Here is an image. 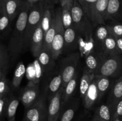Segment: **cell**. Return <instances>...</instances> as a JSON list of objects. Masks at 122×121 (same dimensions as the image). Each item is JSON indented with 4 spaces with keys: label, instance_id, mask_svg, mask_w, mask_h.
Returning <instances> with one entry per match:
<instances>
[{
    "label": "cell",
    "instance_id": "cell-6",
    "mask_svg": "<svg viewBox=\"0 0 122 121\" xmlns=\"http://www.w3.org/2000/svg\"><path fill=\"white\" fill-rule=\"evenodd\" d=\"M56 17L57 19V28L56 33L51 43L50 50L55 59H57L63 53L64 45V29L62 21L61 9L58 8L56 10Z\"/></svg>",
    "mask_w": 122,
    "mask_h": 121
},
{
    "label": "cell",
    "instance_id": "cell-31",
    "mask_svg": "<svg viewBox=\"0 0 122 121\" xmlns=\"http://www.w3.org/2000/svg\"><path fill=\"white\" fill-rule=\"evenodd\" d=\"M57 28V19H56V13H55L54 18L53 20H52L51 26H50V28L48 29V32H46V34L44 35V42L43 47L48 49H50L51 43H52V40H53L54 37L55 36V34L56 33Z\"/></svg>",
    "mask_w": 122,
    "mask_h": 121
},
{
    "label": "cell",
    "instance_id": "cell-40",
    "mask_svg": "<svg viewBox=\"0 0 122 121\" xmlns=\"http://www.w3.org/2000/svg\"><path fill=\"white\" fill-rule=\"evenodd\" d=\"M26 1H27V2L30 4V5L32 6V5H33L36 4L38 3V2L42 1V0H26Z\"/></svg>",
    "mask_w": 122,
    "mask_h": 121
},
{
    "label": "cell",
    "instance_id": "cell-18",
    "mask_svg": "<svg viewBox=\"0 0 122 121\" xmlns=\"http://www.w3.org/2000/svg\"><path fill=\"white\" fill-rule=\"evenodd\" d=\"M4 8L10 19L13 21L19 15L25 1L22 0H3Z\"/></svg>",
    "mask_w": 122,
    "mask_h": 121
},
{
    "label": "cell",
    "instance_id": "cell-38",
    "mask_svg": "<svg viewBox=\"0 0 122 121\" xmlns=\"http://www.w3.org/2000/svg\"><path fill=\"white\" fill-rule=\"evenodd\" d=\"M9 97L7 96L0 97V120L5 116L6 109L8 104Z\"/></svg>",
    "mask_w": 122,
    "mask_h": 121
},
{
    "label": "cell",
    "instance_id": "cell-17",
    "mask_svg": "<svg viewBox=\"0 0 122 121\" xmlns=\"http://www.w3.org/2000/svg\"><path fill=\"white\" fill-rule=\"evenodd\" d=\"M99 99H100V94L95 78L83 98L84 107L88 110L92 109V107L96 104Z\"/></svg>",
    "mask_w": 122,
    "mask_h": 121
},
{
    "label": "cell",
    "instance_id": "cell-26",
    "mask_svg": "<svg viewBox=\"0 0 122 121\" xmlns=\"http://www.w3.org/2000/svg\"><path fill=\"white\" fill-rule=\"evenodd\" d=\"M78 72L76 74L75 76L73 77L72 79L67 83L66 86L64 88L63 94V105L66 103H67L70 99L71 98V96L73 95L76 87L77 85V81H78Z\"/></svg>",
    "mask_w": 122,
    "mask_h": 121
},
{
    "label": "cell",
    "instance_id": "cell-43",
    "mask_svg": "<svg viewBox=\"0 0 122 121\" xmlns=\"http://www.w3.org/2000/svg\"><path fill=\"white\" fill-rule=\"evenodd\" d=\"M25 121V120H24V119H23V121Z\"/></svg>",
    "mask_w": 122,
    "mask_h": 121
},
{
    "label": "cell",
    "instance_id": "cell-29",
    "mask_svg": "<svg viewBox=\"0 0 122 121\" xmlns=\"http://www.w3.org/2000/svg\"><path fill=\"white\" fill-rule=\"evenodd\" d=\"M92 119L95 121H112V113L108 105L101 104L98 107Z\"/></svg>",
    "mask_w": 122,
    "mask_h": 121
},
{
    "label": "cell",
    "instance_id": "cell-30",
    "mask_svg": "<svg viewBox=\"0 0 122 121\" xmlns=\"http://www.w3.org/2000/svg\"><path fill=\"white\" fill-rule=\"evenodd\" d=\"M98 90L100 94V98L107 93L112 85V80L110 77L104 76H95Z\"/></svg>",
    "mask_w": 122,
    "mask_h": 121
},
{
    "label": "cell",
    "instance_id": "cell-42",
    "mask_svg": "<svg viewBox=\"0 0 122 121\" xmlns=\"http://www.w3.org/2000/svg\"><path fill=\"white\" fill-rule=\"evenodd\" d=\"M92 121H94V120L92 119Z\"/></svg>",
    "mask_w": 122,
    "mask_h": 121
},
{
    "label": "cell",
    "instance_id": "cell-13",
    "mask_svg": "<svg viewBox=\"0 0 122 121\" xmlns=\"http://www.w3.org/2000/svg\"><path fill=\"white\" fill-rule=\"evenodd\" d=\"M80 36H81V34L74 26L65 29L63 52L69 53L76 49L78 45Z\"/></svg>",
    "mask_w": 122,
    "mask_h": 121
},
{
    "label": "cell",
    "instance_id": "cell-37",
    "mask_svg": "<svg viewBox=\"0 0 122 121\" xmlns=\"http://www.w3.org/2000/svg\"><path fill=\"white\" fill-rule=\"evenodd\" d=\"M10 91V85L6 77L0 80V97L6 96Z\"/></svg>",
    "mask_w": 122,
    "mask_h": 121
},
{
    "label": "cell",
    "instance_id": "cell-24",
    "mask_svg": "<svg viewBox=\"0 0 122 121\" xmlns=\"http://www.w3.org/2000/svg\"><path fill=\"white\" fill-rule=\"evenodd\" d=\"M11 23L5 9L4 1L0 0V36H4L8 33Z\"/></svg>",
    "mask_w": 122,
    "mask_h": 121
},
{
    "label": "cell",
    "instance_id": "cell-7",
    "mask_svg": "<svg viewBox=\"0 0 122 121\" xmlns=\"http://www.w3.org/2000/svg\"><path fill=\"white\" fill-rule=\"evenodd\" d=\"M45 96H41L29 107L26 109L25 117L26 121H47V106Z\"/></svg>",
    "mask_w": 122,
    "mask_h": 121
},
{
    "label": "cell",
    "instance_id": "cell-34",
    "mask_svg": "<svg viewBox=\"0 0 122 121\" xmlns=\"http://www.w3.org/2000/svg\"><path fill=\"white\" fill-rule=\"evenodd\" d=\"M33 66H34L35 69V75L33 80L32 81L36 83H39V81L42 78L43 75L44 74V73L41 66L39 62H38V59H36L34 62H33Z\"/></svg>",
    "mask_w": 122,
    "mask_h": 121
},
{
    "label": "cell",
    "instance_id": "cell-21",
    "mask_svg": "<svg viewBox=\"0 0 122 121\" xmlns=\"http://www.w3.org/2000/svg\"><path fill=\"white\" fill-rule=\"evenodd\" d=\"M101 51L107 55H122L118 48L116 39L110 34L105 40L101 49Z\"/></svg>",
    "mask_w": 122,
    "mask_h": 121
},
{
    "label": "cell",
    "instance_id": "cell-9",
    "mask_svg": "<svg viewBox=\"0 0 122 121\" xmlns=\"http://www.w3.org/2000/svg\"><path fill=\"white\" fill-rule=\"evenodd\" d=\"M40 97L39 84L31 81L20 93V100L26 109L34 104Z\"/></svg>",
    "mask_w": 122,
    "mask_h": 121
},
{
    "label": "cell",
    "instance_id": "cell-39",
    "mask_svg": "<svg viewBox=\"0 0 122 121\" xmlns=\"http://www.w3.org/2000/svg\"><path fill=\"white\" fill-rule=\"evenodd\" d=\"M116 41L119 51H120V53L122 55V37L116 39Z\"/></svg>",
    "mask_w": 122,
    "mask_h": 121
},
{
    "label": "cell",
    "instance_id": "cell-36",
    "mask_svg": "<svg viewBox=\"0 0 122 121\" xmlns=\"http://www.w3.org/2000/svg\"><path fill=\"white\" fill-rule=\"evenodd\" d=\"M77 1L80 4L85 13L89 17L91 10L97 0H77Z\"/></svg>",
    "mask_w": 122,
    "mask_h": 121
},
{
    "label": "cell",
    "instance_id": "cell-32",
    "mask_svg": "<svg viewBox=\"0 0 122 121\" xmlns=\"http://www.w3.org/2000/svg\"><path fill=\"white\" fill-rule=\"evenodd\" d=\"M78 107V103L77 101L68 106L64 110L62 109L61 113L60 121H71L75 116V113Z\"/></svg>",
    "mask_w": 122,
    "mask_h": 121
},
{
    "label": "cell",
    "instance_id": "cell-16",
    "mask_svg": "<svg viewBox=\"0 0 122 121\" xmlns=\"http://www.w3.org/2000/svg\"><path fill=\"white\" fill-rule=\"evenodd\" d=\"M44 42V33L40 24L33 33L30 41L29 46L33 56L36 58L38 56L43 48Z\"/></svg>",
    "mask_w": 122,
    "mask_h": 121
},
{
    "label": "cell",
    "instance_id": "cell-41",
    "mask_svg": "<svg viewBox=\"0 0 122 121\" xmlns=\"http://www.w3.org/2000/svg\"><path fill=\"white\" fill-rule=\"evenodd\" d=\"M73 1V0H58V1H59L60 3L61 6L64 5V4H66V2H69V1Z\"/></svg>",
    "mask_w": 122,
    "mask_h": 121
},
{
    "label": "cell",
    "instance_id": "cell-28",
    "mask_svg": "<svg viewBox=\"0 0 122 121\" xmlns=\"http://www.w3.org/2000/svg\"><path fill=\"white\" fill-rule=\"evenodd\" d=\"M26 73V67L23 62H20L17 65L14 71L11 85L14 88L17 89L20 87L23 78Z\"/></svg>",
    "mask_w": 122,
    "mask_h": 121
},
{
    "label": "cell",
    "instance_id": "cell-10",
    "mask_svg": "<svg viewBox=\"0 0 122 121\" xmlns=\"http://www.w3.org/2000/svg\"><path fill=\"white\" fill-rule=\"evenodd\" d=\"M108 0H97L93 5L89 15V19L94 28L104 24Z\"/></svg>",
    "mask_w": 122,
    "mask_h": 121
},
{
    "label": "cell",
    "instance_id": "cell-14",
    "mask_svg": "<svg viewBox=\"0 0 122 121\" xmlns=\"http://www.w3.org/2000/svg\"><path fill=\"white\" fill-rule=\"evenodd\" d=\"M38 62L42 68L45 75H48L54 70L55 60L51 50L43 47L37 57Z\"/></svg>",
    "mask_w": 122,
    "mask_h": 121
},
{
    "label": "cell",
    "instance_id": "cell-25",
    "mask_svg": "<svg viewBox=\"0 0 122 121\" xmlns=\"http://www.w3.org/2000/svg\"><path fill=\"white\" fill-rule=\"evenodd\" d=\"M73 1L66 2L61 6V17L64 29L73 26L71 18V9H72Z\"/></svg>",
    "mask_w": 122,
    "mask_h": 121
},
{
    "label": "cell",
    "instance_id": "cell-5",
    "mask_svg": "<svg viewBox=\"0 0 122 121\" xmlns=\"http://www.w3.org/2000/svg\"><path fill=\"white\" fill-rule=\"evenodd\" d=\"M46 0H42L32 5L29 13L26 27V47L29 46L30 41L33 33L41 22Z\"/></svg>",
    "mask_w": 122,
    "mask_h": 121
},
{
    "label": "cell",
    "instance_id": "cell-11",
    "mask_svg": "<svg viewBox=\"0 0 122 121\" xmlns=\"http://www.w3.org/2000/svg\"><path fill=\"white\" fill-rule=\"evenodd\" d=\"M50 75L45 84V94L46 98L50 100L62 88L63 80L60 69L49 74Z\"/></svg>",
    "mask_w": 122,
    "mask_h": 121
},
{
    "label": "cell",
    "instance_id": "cell-19",
    "mask_svg": "<svg viewBox=\"0 0 122 121\" xmlns=\"http://www.w3.org/2000/svg\"><path fill=\"white\" fill-rule=\"evenodd\" d=\"M122 0H108L106 14V21L118 19L122 14Z\"/></svg>",
    "mask_w": 122,
    "mask_h": 121
},
{
    "label": "cell",
    "instance_id": "cell-35",
    "mask_svg": "<svg viewBox=\"0 0 122 121\" xmlns=\"http://www.w3.org/2000/svg\"><path fill=\"white\" fill-rule=\"evenodd\" d=\"M122 121V98L116 104L112 113V121Z\"/></svg>",
    "mask_w": 122,
    "mask_h": 121
},
{
    "label": "cell",
    "instance_id": "cell-12",
    "mask_svg": "<svg viewBox=\"0 0 122 121\" xmlns=\"http://www.w3.org/2000/svg\"><path fill=\"white\" fill-rule=\"evenodd\" d=\"M105 54L98 49L91 51L85 56L84 70L96 74L102 61Z\"/></svg>",
    "mask_w": 122,
    "mask_h": 121
},
{
    "label": "cell",
    "instance_id": "cell-3",
    "mask_svg": "<svg viewBox=\"0 0 122 121\" xmlns=\"http://www.w3.org/2000/svg\"><path fill=\"white\" fill-rule=\"evenodd\" d=\"M122 74V55H105L95 76H104L112 78L119 77Z\"/></svg>",
    "mask_w": 122,
    "mask_h": 121
},
{
    "label": "cell",
    "instance_id": "cell-20",
    "mask_svg": "<svg viewBox=\"0 0 122 121\" xmlns=\"http://www.w3.org/2000/svg\"><path fill=\"white\" fill-rule=\"evenodd\" d=\"M10 60H11L8 49L5 46L0 43V80L6 77Z\"/></svg>",
    "mask_w": 122,
    "mask_h": 121
},
{
    "label": "cell",
    "instance_id": "cell-8",
    "mask_svg": "<svg viewBox=\"0 0 122 121\" xmlns=\"http://www.w3.org/2000/svg\"><path fill=\"white\" fill-rule=\"evenodd\" d=\"M64 88L62 87L51 99L47 106V121H58L63 109V94Z\"/></svg>",
    "mask_w": 122,
    "mask_h": 121
},
{
    "label": "cell",
    "instance_id": "cell-33",
    "mask_svg": "<svg viewBox=\"0 0 122 121\" xmlns=\"http://www.w3.org/2000/svg\"><path fill=\"white\" fill-rule=\"evenodd\" d=\"M110 34L116 39L122 37V23L118 22H113L106 25Z\"/></svg>",
    "mask_w": 122,
    "mask_h": 121
},
{
    "label": "cell",
    "instance_id": "cell-27",
    "mask_svg": "<svg viewBox=\"0 0 122 121\" xmlns=\"http://www.w3.org/2000/svg\"><path fill=\"white\" fill-rule=\"evenodd\" d=\"M19 102L20 98L15 96L9 97L5 112V116L8 121H15V115L19 105Z\"/></svg>",
    "mask_w": 122,
    "mask_h": 121
},
{
    "label": "cell",
    "instance_id": "cell-2",
    "mask_svg": "<svg viewBox=\"0 0 122 121\" xmlns=\"http://www.w3.org/2000/svg\"><path fill=\"white\" fill-rule=\"evenodd\" d=\"M71 18L73 26L77 30L81 36L89 39L93 37L92 24L77 0H73Z\"/></svg>",
    "mask_w": 122,
    "mask_h": 121
},
{
    "label": "cell",
    "instance_id": "cell-1",
    "mask_svg": "<svg viewBox=\"0 0 122 121\" xmlns=\"http://www.w3.org/2000/svg\"><path fill=\"white\" fill-rule=\"evenodd\" d=\"M30 7V4L27 1H25L23 6L16 18L7 47L10 60L12 61L15 60L26 47V27Z\"/></svg>",
    "mask_w": 122,
    "mask_h": 121
},
{
    "label": "cell",
    "instance_id": "cell-4",
    "mask_svg": "<svg viewBox=\"0 0 122 121\" xmlns=\"http://www.w3.org/2000/svg\"><path fill=\"white\" fill-rule=\"evenodd\" d=\"M81 55L79 52H73L62 59L60 70L63 80L62 87L64 88L77 72Z\"/></svg>",
    "mask_w": 122,
    "mask_h": 121
},
{
    "label": "cell",
    "instance_id": "cell-23",
    "mask_svg": "<svg viewBox=\"0 0 122 121\" xmlns=\"http://www.w3.org/2000/svg\"><path fill=\"white\" fill-rule=\"evenodd\" d=\"M95 78V74L94 72H88L83 70V74L81 77L79 84L80 96L83 98L85 96L89 86Z\"/></svg>",
    "mask_w": 122,
    "mask_h": 121
},
{
    "label": "cell",
    "instance_id": "cell-22",
    "mask_svg": "<svg viewBox=\"0 0 122 121\" xmlns=\"http://www.w3.org/2000/svg\"><path fill=\"white\" fill-rule=\"evenodd\" d=\"M109 34V31L106 26H103L101 24L96 27V29L93 33V38H94L95 45H96L97 49L101 51L105 40Z\"/></svg>",
    "mask_w": 122,
    "mask_h": 121
},
{
    "label": "cell",
    "instance_id": "cell-15",
    "mask_svg": "<svg viewBox=\"0 0 122 121\" xmlns=\"http://www.w3.org/2000/svg\"><path fill=\"white\" fill-rule=\"evenodd\" d=\"M122 98V75L112 84L110 92L108 96L107 104L110 109L111 113L113 112L116 103Z\"/></svg>",
    "mask_w": 122,
    "mask_h": 121
}]
</instances>
